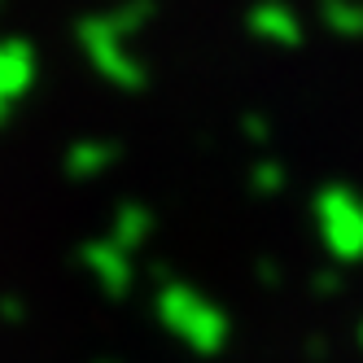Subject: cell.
<instances>
[{
  "mask_svg": "<svg viewBox=\"0 0 363 363\" xmlns=\"http://www.w3.org/2000/svg\"><path fill=\"white\" fill-rule=\"evenodd\" d=\"M5 114H9V106H5V101H0V123H5Z\"/></svg>",
  "mask_w": 363,
  "mask_h": 363,
  "instance_id": "11",
  "label": "cell"
},
{
  "mask_svg": "<svg viewBox=\"0 0 363 363\" xmlns=\"http://www.w3.org/2000/svg\"><path fill=\"white\" fill-rule=\"evenodd\" d=\"M284 167L276 162V158H263V162H254V171H250V189L258 193V197H272V193H280L284 189Z\"/></svg>",
  "mask_w": 363,
  "mask_h": 363,
  "instance_id": "9",
  "label": "cell"
},
{
  "mask_svg": "<svg viewBox=\"0 0 363 363\" xmlns=\"http://www.w3.org/2000/svg\"><path fill=\"white\" fill-rule=\"evenodd\" d=\"M110 18V27L127 40V35H136L140 27H149V18H153V0H127V5H118L114 13H106Z\"/></svg>",
  "mask_w": 363,
  "mask_h": 363,
  "instance_id": "7",
  "label": "cell"
},
{
  "mask_svg": "<svg viewBox=\"0 0 363 363\" xmlns=\"http://www.w3.org/2000/svg\"><path fill=\"white\" fill-rule=\"evenodd\" d=\"M114 158H118V145H110V140H79V145L66 149V175L92 179L106 167H114Z\"/></svg>",
  "mask_w": 363,
  "mask_h": 363,
  "instance_id": "5",
  "label": "cell"
},
{
  "mask_svg": "<svg viewBox=\"0 0 363 363\" xmlns=\"http://www.w3.org/2000/svg\"><path fill=\"white\" fill-rule=\"evenodd\" d=\"M315 215H320L324 241H328L333 254H342V258H359L363 254V197L354 189H342V184L320 189Z\"/></svg>",
  "mask_w": 363,
  "mask_h": 363,
  "instance_id": "2",
  "label": "cell"
},
{
  "mask_svg": "<svg viewBox=\"0 0 363 363\" xmlns=\"http://www.w3.org/2000/svg\"><path fill=\"white\" fill-rule=\"evenodd\" d=\"M241 132H245L250 140H267V136H272V127H267L263 114H245V118H241Z\"/></svg>",
  "mask_w": 363,
  "mask_h": 363,
  "instance_id": "10",
  "label": "cell"
},
{
  "mask_svg": "<svg viewBox=\"0 0 363 363\" xmlns=\"http://www.w3.org/2000/svg\"><path fill=\"white\" fill-rule=\"evenodd\" d=\"M114 232H118V241H123V245H136L145 232H149V211H145V206H136V201L118 206V215H114Z\"/></svg>",
  "mask_w": 363,
  "mask_h": 363,
  "instance_id": "8",
  "label": "cell"
},
{
  "mask_svg": "<svg viewBox=\"0 0 363 363\" xmlns=\"http://www.w3.org/2000/svg\"><path fill=\"white\" fill-rule=\"evenodd\" d=\"M74 35H79V48L88 53V62L106 74V79L114 84V88H123V92H140L145 88V66H140V57L136 53H127V40L110 27V18L106 13H92V18H84L79 27H74Z\"/></svg>",
  "mask_w": 363,
  "mask_h": 363,
  "instance_id": "1",
  "label": "cell"
},
{
  "mask_svg": "<svg viewBox=\"0 0 363 363\" xmlns=\"http://www.w3.org/2000/svg\"><path fill=\"white\" fill-rule=\"evenodd\" d=\"M35 84V48L27 40H0V101L13 106Z\"/></svg>",
  "mask_w": 363,
  "mask_h": 363,
  "instance_id": "4",
  "label": "cell"
},
{
  "mask_svg": "<svg viewBox=\"0 0 363 363\" xmlns=\"http://www.w3.org/2000/svg\"><path fill=\"white\" fill-rule=\"evenodd\" d=\"M245 27H250V35H258L263 44H276V48L302 44V22L289 5H280V0H258L245 13Z\"/></svg>",
  "mask_w": 363,
  "mask_h": 363,
  "instance_id": "3",
  "label": "cell"
},
{
  "mask_svg": "<svg viewBox=\"0 0 363 363\" xmlns=\"http://www.w3.org/2000/svg\"><path fill=\"white\" fill-rule=\"evenodd\" d=\"M320 18L337 35H363V5L354 0H320Z\"/></svg>",
  "mask_w": 363,
  "mask_h": 363,
  "instance_id": "6",
  "label": "cell"
}]
</instances>
